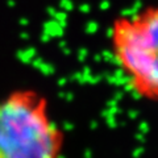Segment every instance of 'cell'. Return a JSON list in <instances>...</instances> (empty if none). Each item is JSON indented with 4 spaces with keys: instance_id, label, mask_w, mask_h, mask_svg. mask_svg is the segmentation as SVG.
<instances>
[{
    "instance_id": "cell-1",
    "label": "cell",
    "mask_w": 158,
    "mask_h": 158,
    "mask_svg": "<svg viewBox=\"0 0 158 158\" xmlns=\"http://www.w3.org/2000/svg\"><path fill=\"white\" fill-rule=\"evenodd\" d=\"M65 140L44 94L19 88L0 99V158H62Z\"/></svg>"
},
{
    "instance_id": "cell-2",
    "label": "cell",
    "mask_w": 158,
    "mask_h": 158,
    "mask_svg": "<svg viewBox=\"0 0 158 158\" xmlns=\"http://www.w3.org/2000/svg\"><path fill=\"white\" fill-rule=\"evenodd\" d=\"M110 45L128 88L141 100L158 103V4L113 19Z\"/></svg>"
}]
</instances>
